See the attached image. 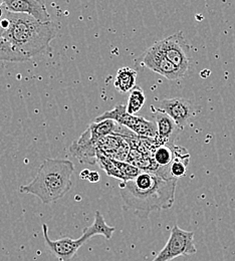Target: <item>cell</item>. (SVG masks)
<instances>
[{
  "label": "cell",
  "mask_w": 235,
  "mask_h": 261,
  "mask_svg": "<svg viewBox=\"0 0 235 261\" xmlns=\"http://www.w3.org/2000/svg\"><path fill=\"white\" fill-rule=\"evenodd\" d=\"M177 181L172 177L142 171L134 179L121 183L120 193L126 208L141 218H147L154 211L173 206Z\"/></svg>",
  "instance_id": "1"
},
{
  "label": "cell",
  "mask_w": 235,
  "mask_h": 261,
  "mask_svg": "<svg viewBox=\"0 0 235 261\" xmlns=\"http://www.w3.org/2000/svg\"><path fill=\"white\" fill-rule=\"evenodd\" d=\"M58 31V25L53 21L39 22L30 15L11 13L5 9L0 19V35L28 60L48 48Z\"/></svg>",
  "instance_id": "2"
},
{
  "label": "cell",
  "mask_w": 235,
  "mask_h": 261,
  "mask_svg": "<svg viewBox=\"0 0 235 261\" xmlns=\"http://www.w3.org/2000/svg\"><path fill=\"white\" fill-rule=\"evenodd\" d=\"M74 165L66 159H46L38 168L34 180L21 185L19 192L36 196L43 204L63 198L70 190Z\"/></svg>",
  "instance_id": "3"
},
{
  "label": "cell",
  "mask_w": 235,
  "mask_h": 261,
  "mask_svg": "<svg viewBox=\"0 0 235 261\" xmlns=\"http://www.w3.org/2000/svg\"><path fill=\"white\" fill-rule=\"evenodd\" d=\"M105 120H112L120 126L126 127L141 138H153L157 136V127L154 122L148 121L140 116H132L127 113V108L124 105H117L113 110L102 113L95 119V123Z\"/></svg>",
  "instance_id": "4"
},
{
  "label": "cell",
  "mask_w": 235,
  "mask_h": 261,
  "mask_svg": "<svg viewBox=\"0 0 235 261\" xmlns=\"http://www.w3.org/2000/svg\"><path fill=\"white\" fill-rule=\"evenodd\" d=\"M194 233L174 225L166 245L152 261H172L180 256L195 254L197 249L194 244Z\"/></svg>",
  "instance_id": "5"
},
{
  "label": "cell",
  "mask_w": 235,
  "mask_h": 261,
  "mask_svg": "<svg viewBox=\"0 0 235 261\" xmlns=\"http://www.w3.org/2000/svg\"><path fill=\"white\" fill-rule=\"evenodd\" d=\"M154 45L184 74L187 72L190 65V46L183 33L181 32L175 33L165 39L155 42Z\"/></svg>",
  "instance_id": "6"
},
{
  "label": "cell",
  "mask_w": 235,
  "mask_h": 261,
  "mask_svg": "<svg viewBox=\"0 0 235 261\" xmlns=\"http://www.w3.org/2000/svg\"><path fill=\"white\" fill-rule=\"evenodd\" d=\"M42 233L45 245L60 261L72 260L79 249L89 240L88 236L84 233L77 239L64 237L58 240H51L48 236V227L46 224H42Z\"/></svg>",
  "instance_id": "7"
},
{
  "label": "cell",
  "mask_w": 235,
  "mask_h": 261,
  "mask_svg": "<svg viewBox=\"0 0 235 261\" xmlns=\"http://www.w3.org/2000/svg\"><path fill=\"white\" fill-rule=\"evenodd\" d=\"M142 63L149 69L163 75L169 81H176L184 75L154 44L144 53Z\"/></svg>",
  "instance_id": "8"
},
{
  "label": "cell",
  "mask_w": 235,
  "mask_h": 261,
  "mask_svg": "<svg viewBox=\"0 0 235 261\" xmlns=\"http://www.w3.org/2000/svg\"><path fill=\"white\" fill-rule=\"evenodd\" d=\"M3 7L11 13H20L32 16L39 22H49L50 15L46 10L43 1L38 0H6Z\"/></svg>",
  "instance_id": "9"
},
{
  "label": "cell",
  "mask_w": 235,
  "mask_h": 261,
  "mask_svg": "<svg viewBox=\"0 0 235 261\" xmlns=\"http://www.w3.org/2000/svg\"><path fill=\"white\" fill-rule=\"evenodd\" d=\"M129 152V143L122 135L117 133L103 137L97 144V154L110 159L126 162Z\"/></svg>",
  "instance_id": "10"
},
{
  "label": "cell",
  "mask_w": 235,
  "mask_h": 261,
  "mask_svg": "<svg viewBox=\"0 0 235 261\" xmlns=\"http://www.w3.org/2000/svg\"><path fill=\"white\" fill-rule=\"evenodd\" d=\"M151 112L153 118L155 119V124L157 127V136L154 139L155 147L167 144L174 145V142L179 133V127L168 115H166L158 108H154L152 106Z\"/></svg>",
  "instance_id": "11"
},
{
  "label": "cell",
  "mask_w": 235,
  "mask_h": 261,
  "mask_svg": "<svg viewBox=\"0 0 235 261\" xmlns=\"http://www.w3.org/2000/svg\"><path fill=\"white\" fill-rule=\"evenodd\" d=\"M158 109L168 115L179 128L186 126L192 115L191 102L185 98H165L160 101Z\"/></svg>",
  "instance_id": "12"
},
{
  "label": "cell",
  "mask_w": 235,
  "mask_h": 261,
  "mask_svg": "<svg viewBox=\"0 0 235 261\" xmlns=\"http://www.w3.org/2000/svg\"><path fill=\"white\" fill-rule=\"evenodd\" d=\"M69 152L81 163L91 165L97 163V145L90 142L83 134L76 141L72 142Z\"/></svg>",
  "instance_id": "13"
},
{
  "label": "cell",
  "mask_w": 235,
  "mask_h": 261,
  "mask_svg": "<svg viewBox=\"0 0 235 261\" xmlns=\"http://www.w3.org/2000/svg\"><path fill=\"white\" fill-rule=\"evenodd\" d=\"M115 230H116L115 227L109 226L106 223V221L103 219V216L101 215V212L100 211H96L95 220H94L93 224L88 226V227H85L84 230H83V233L86 234L89 239H91V238H93L95 236H98V235H101L106 239L110 240L113 237V234H114Z\"/></svg>",
  "instance_id": "14"
},
{
  "label": "cell",
  "mask_w": 235,
  "mask_h": 261,
  "mask_svg": "<svg viewBox=\"0 0 235 261\" xmlns=\"http://www.w3.org/2000/svg\"><path fill=\"white\" fill-rule=\"evenodd\" d=\"M137 71L131 67H122L118 70L114 86L120 93H128L136 86Z\"/></svg>",
  "instance_id": "15"
},
{
  "label": "cell",
  "mask_w": 235,
  "mask_h": 261,
  "mask_svg": "<svg viewBox=\"0 0 235 261\" xmlns=\"http://www.w3.org/2000/svg\"><path fill=\"white\" fill-rule=\"evenodd\" d=\"M189 160L188 152L185 151L184 153H178V148L174 149V159L171 165L169 166V174L172 178L179 179L186 174L187 166Z\"/></svg>",
  "instance_id": "16"
},
{
  "label": "cell",
  "mask_w": 235,
  "mask_h": 261,
  "mask_svg": "<svg viewBox=\"0 0 235 261\" xmlns=\"http://www.w3.org/2000/svg\"><path fill=\"white\" fill-rule=\"evenodd\" d=\"M145 100H146V97L143 89L141 87L135 86L134 88L130 91L128 103L126 106L127 113L132 116H137V114L143 108Z\"/></svg>",
  "instance_id": "17"
},
{
  "label": "cell",
  "mask_w": 235,
  "mask_h": 261,
  "mask_svg": "<svg viewBox=\"0 0 235 261\" xmlns=\"http://www.w3.org/2000/svg\"><path fill=\"white\" fill-rule=\"evenodd\" d=\"M152 159L154 163L156 164L159 168L160 167H168L172 163L174 159V150L171 149L168 145H161L158 147H155V150L153 151Z\"/></svg>",
  "instance_id": "18"
},
{
  "label": "cell",
  "mask_w": 235,
  "mask_h": 261,
  "mask_svg": "<svg viewBox=\"0 0 235 261\" xmlns=\"http://www.w3.org/2000/svg\"><path fill=\"white\" fill-rule=\"evenodd\" d=\"M0 61L4 62H27L24 56L16 51L12 45L0 35Z\"/></svg>",
  "instance_id": "19"
},
{
  "label": "cell",
  "mask_w": 235,
  "mask_h": 261,
  "mask_svg": "<svg viewBox=\"0 0 235 261\" xmlns=\"http://www.w3.org/2000/svg\"><path fill=\"white\" fill-rule=\"evenodd\" d=\"M97 163L100 165L101 169L111 177L122 180V175L115 163L114 159H110L101 154H97Z\"/></svg>",
  "instance_id": "20"
},
{
  "label": "cell",
  "mask_w": 235,
  "mask_h": 261,
  "mask_svg": "<svg viewBox=\"0 0 235 261\" xmlns=\"http://www.w3.org/2000/svg\"><path fill=\"white\" fill-rule=\"evenodd\" d=\"M87 180H89L92 183H97L100 181V175L96 171H90V173L87 177Z\"/></svg>",
  "instance_id": "21"
},
{
  "label": "cell",
  "mask_w": 235,
  "mask_h": 261,
  "mask_svg": "<svg viewBox=\"0 0 235 261\" xmlns=\"http://www.w3.org/2000/svg\"><path fill=\"white\" fill-rule=\"evenodd\" d=\"M89 173H90V170H87V169L84 170V171H82V172H81V178H82V179H87Z\"/></svg>",
  "instance_id": "22"
},
{
  "label": "cell",
  "mask_w": 235,
  "mask_h": 261,
  "mask_svg": "<svg viewBox=\"0 0 235 261\" xmlns=\"http://www.w3.org/2000/svg\"><path fill=\"white\" fill-rule=\"evenodd\" d=\"M3 12H4V7H3V1H0V19L3 16Z\"/></svg>",
  "instance_id": "23"
}]
</instances>
